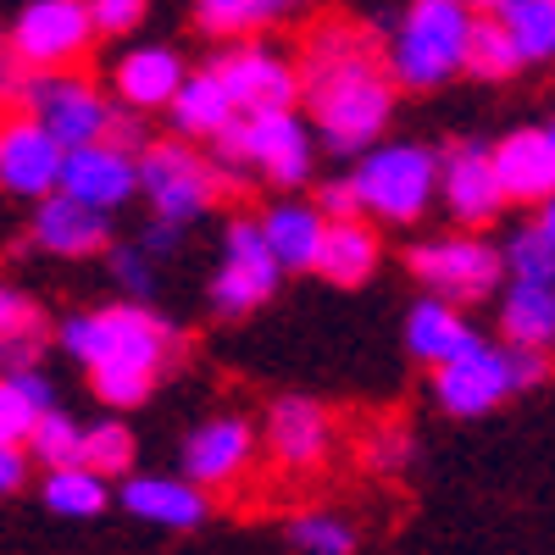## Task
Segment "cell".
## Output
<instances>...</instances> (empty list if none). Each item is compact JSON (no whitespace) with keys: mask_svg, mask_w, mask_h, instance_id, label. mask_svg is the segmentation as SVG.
I'll use <instances>...</instances> for the list:
<instances>
[{"mask_svg":"<svg viewBox=\"0 0 555 555\" xmlns=\"http://www.w3.org/2000/svg\"><path fill=\"white\" fill-rule=\"evenodd\" d=\"M122 512L139 517V522H151V528L190 533V528L206 522L211 500H206V489L195 478H156V473H145V478L122 483Z\"/></svg>","mask_w":555,"mask_h":555,"instance_id":"cell-20","label":"cell"},{"mask_svg":"<svg viewBox=\"0 0 555 555\" xmlns=\"http://www.w3.org/2000/svg\"><path fill=\"white\" fill-rule=\"evenodd\" d=\"M112 272H117V284L128 300H151L156 295V272H151V250L145 245H128L112 256Z\"/></svg>","mask_w":555,"mask_h":555,"instance_id":"cell-39","label":"cell"},{"mask_svg":"<svg viewBox=\"0 0 555 555\" xmlns=\"http://www.w3.org/2000/svg\"><path fill=\"white\" fill-rule=\"evenodd\" d=\"M405 261H411V278H416L428 295H444V300H455V306H478V300H489V295L505 284V256L478 234V228L423 240Z\"/></svg>","mask_w":555,"mask_h":555,"instance_id":"cell-6","label":"cell"},{"mask_svg":"<svg viewBox=\"0 0 555 555\" xmlns=\"http://www.w3.org/2000/svg\"><path fill=\"white\" fill-rule=\"evenodd\" d=\"M483 12L517 39L528 67L555 62V0H489Z\"/></svg>","mask_w":555,"mask_h":555,"instance_id":"cell-28","label":"cell"},{"mask_svg":"<svg viewBox=\"0 0 555 555\" xmlns=\"http://www.w3.org/2000/svg\"><path fill=\"white\" fill-rule=\"evenodd\" d=\"M23 62H17V51H12V44H7V51H0V101H12L17 106V89H23Z\"/></svg>","mask_w":555,"mask_h":555,"instance_id":"cell-43","label":"cell"},{"mask_svg":"<svg viewBox=\"0 0 555 555\" xmlns=\"http://www.w3.org/2000/svg\"><path fill=\"white\" fill-rule=\"evenodd\" d=\"M289 7H306V0H289Z\"/></svg>","mask_w":555,"mask_h":555,"instance_id":"cell-47","label":"cell"},{"mask_svg":"<svg viewBox=\"0 0 555 555\" xmlns=\"http://www.w3.org/2000/svg\"><path fill=\"white\" fill-rule=\"evenodd\" d=\"M167 117H172L178 139H211L217 128H228V122L240 117V106L222 89V78L211 67H201V73H183L178 95L167 101Z\"/></svg>","mask_w":555,"mask_h":555,"instance_id":"cell-24","label":"cell"},{"mask_svg":"<svg viewBox=\"0 0 555 555\" xmlns=\"http://www.w3.org/2000/svg\"><path fill=\"white\" fill-rule=\"evenodd\" d=\"M439 195L461 228H489L505 211V190H500L489 145H478V139H450L439 151Z\"/></svg>","mask_w":555,"mask_h":555,"instance_id":"cell-12","label":"cell"},{"mask_svg":"<svg viewBox=\"0 0 555 555\" xmlns=\"http://www.w3.org/2000/svg\"><path fill=\"white\" fill-rule=\"evenodd\" d=\"M62 156L67 145L34 112H12L0 122V190L7 195H23V201L51 195L62 183Z\"/></svg>","mask_w":555,"mask_h":555,"instance_id":"cell-13","label":"cell"},{"mask_svg":"<svg viewBox=\"0 0 555 555\" xmlns=\"http://www.w3.org/2000/svg\"><path fill=\"white\" fill-rule=\"evenodd\" d=\"M28 455L39 461L44 473L51 467H73V461H83V428L73 423L67 411H39V423H34V434H28Z\"/></svg>","mask_w":555,"mask_h":555,"instance_id":"cell-32","label":"cell"},{"mask_svg":"<svg viewBox=\"0 0 555 555\" xmlns=\"http://www.w3.org/2000/svg\"><path fill=\"white\" fill-rule=\"evenodd\" d=\"M328 222H339V217H361V190H356V178H328L317 190V201H311Z\"/></svg>","mask_w":555,"mask_h":555,"instance_id":"cell-40","label":"cell"},{"mask_svg":"<svg viewBox=\"0 0 555 555\" xmlns=\"http://www.w3.org/2000/svg\"><path fill=\"white\" fill-rule=\"evenodd\" d=\"M206 67L222 78V89L234 95L240 112H278V106L300 101V73L278 51H267V44H228Z\"/></svg>","mask_w":555,"mask_h":555,"instance_id":"cell-14","label":"cell"},{"mask_svg":"<svg viewBox=\"0 0 555 555\" xmlns=\"http://www.w3.org/2000/svg\"><path fill=\"white\" fill-rule=\"evenodd\" d=\"M505 395H517L512 345L473 339L467 350H455L450 361L434 366V400H439L450 416H483V411H494Z\"/></svg>","mask_w":555,"mask_h":555,"instance_id":"cell-10","label":"cell"},{"mask_svg":"<svg viewBox=\"0 0 555 555\" xmlns=\"http://www.w3.org/2000/svg\"><path fill=\"white\" fill-rule=\"evenodd\" d=\"M62 350L89 366L106 405H139L172 366L178 334L145 300H122L106 311H78L62 322Z\"/></svg>","mask_w":555,"mask_h":555,"instance_id":"cell-2","label":"cell"},{"mask_svg":"<svg viewBox=\"0 0 555 555\" xmlns=\"http://www.w3.org/2000/svg\"><path fill=\"white\" fill-rule=\"evenodd\" d=\"M28 240L44 256H62V261H83V256H101L112 245V211H95L62 190L39 195V211L28 222Z\"/></svg>","mask_w":555,"mask_h":555,"instance_id":"cell-16","label":"cell"},{"mask_svg":"<svg viewBox=\"0 0 555 555\" xmlns=\"http://www.w3.org/2000/svg\"><path fill=\"white\" fill-rule=\"evenodd\" d=\"M500 334L512 345L550 350L555 345V284H528L512 278V289L500 295Z\"/></svg>","mask_w":555,"mask_h":555,"instance_id":"cell-26","label":"cell"},{"mask_svg":"<svg viewBox=\"0 0 555 555\" xmlns=\"http://www.w3.org/2000/svg\"><path fill=\"white\" fill-rule=\"evenodd\" d=\"M289 0H195V23L211 39H245L256 28H267Z\"/></svg>","mask_w":555,"mask_h":555,"instance_id":"cell-31","label":"cell"},{"mask_svg":"<svg viewBox=\"0 0 555 555\" xmlns=\"http://www.w3.org/2000/svg\"><path fill=\"white\" fill-rule=\"evenodd\" d=\"M178 83H183V62L167 44H139V51H128L117 62V101L133 106V112L167 106L178 95Z\"/></svg>","mask_w":555,"mask_h":555,"instance_id":"cell-22","label":"cell"},{"mask_svg":"<svg viewBox=\"0 0 555 555\" xmlns=\"http://www.w3.org/2000/svg\"><path fill=\"white\" fill-rule=\"evenodd\" d=\"M44 334H51L44 311H39L23 289L0 284V373L34 366V361H39V350H44Z\"/></svg>","mask_w":555,"mask_h":555,"instance_id":"cell-27","label":"cell"},{"mask_svg":"<svg viewBox=\"0 0 555 555\" xmlns=\"http://www.w3.org/2000/svg\"><path fill=\"white\" fill-rule=\"evenodd\" d=\"M83 467H95L101 478H122L133 467V434L122 423L83 428Z\"/></svg>","mask_w":555,"mask_h":555,"instance_id":"cell-34","label":"cell"},{"mask_svg":"<svg viewBox=\"0 0 555 555\" xmlns=\"http://www.w3.org/2000/svg\"><path fill=\"white\" fill-rule=\"evenodd\" d=\"M278 278H284V267L272 261L261 222L234 217L228 234H222V267L211 278V311L217 317H245V311L267 306L272 289H278Z\"/></svg>","mask_w":555,"mask_h":555,"instance_id":"cell-9","label":"cell"},{"mask_svg":"<svg viewBox=\"0 0 555 555\" xmlns=\"http://www.w3.org/2000/svg\"><path fill=\"white\" fill-rule=\"evenodd\" d=\"M533 228H539V234L555 245V195H550V201H539V217H533Z\"/></svg>","mask_w":555,"mask_h":555,"instance_id":"cell-44","label":"cell"},{"mask_svg":"<svg viewBox=\"0 0 555 555\" xmlns=\"http://www.w3.org/2000/svg\"><path fill=\"white\" fill-rule=\"evenodd\" d=\"M489 156H494V172H500L505 206H539V201L555 195V151H550L544 128L505 133L500 145H489Z\"/></svg>","mask_w":555,"mask_h":555,"instance_id":"cell-19","label":"cell"},{"mask_svg":"<svg viewBox=\"0 0 555 555\" xmlns=\"http://www.w3.org/2000/svg\"><path fill=\"white\" fill-rule=\"evenodd\" d=\"M328 444H334V423L328 411L306 395H284L272 411H267V450L284 461L289 473H311L328 461Z\"/></svg>","mask_w":555,"mask_h":555,"instance_id":"cell-18","label":"cell"},{"mask_svg":"<svg viewBox=\"0 0 555 555\" xmlns=\"http://www.w3.org/2000/svg\"><path fill=\"white\" fill-rule=\"evenodd\" d=\"M378 234L366 228L361 217H339V222H328V234H322V250H317V267L311 272H322L328 284H339V289H356V284H366V278L378 272Z\"/></svg>","mask_w":555,"mask_h":555,"instance_id":"cell-23","label":"cell"},{"mask_svg":"<svg viewBox=\"0 0 555 555\" xmlns=\"http://www.w3.org/2000/svg\"><path fill=\"white\" fill-rule=\"evenodd\" d=\"M44 505H51L56 517H101L106 478L95 467H83V461H73V467H51L44 473Z\"/></svg>","mask_w":555,"mask_h":555,"instance_id":"cell-30","label":"cell"},{"mask_svg":"<svg viewBox=\"0 0 555 555\" xmlns=\"http://www.w3.org/2000/svg\"><path fill=\"white\" fill-rule=\"evenodd\" d=\"M366 467L373 473H384V478H400L405 467H411V434L405 428H378L373 439H366Z\"/></svg>","mask_w":555,"mask_h":555,"instance_id":"cell-37","label":"cell"},{"mask_svg":"<svg viewBox=\"0 0 555 555\" xmlns=\"http://www.w3.org/2000/svg\"><path fill=\"white\" fill-rule=\"evenodd\" d=\"M89 7V23H95V34L117 39V34H133L139 23H145L151 0H83Z\"/></svg>","mask_w":555,"mask_h":555,"instance_id":"cell-38","label":"cell"},{"mask_svg":"<svg viewBox=\"0 0 555 555\" xmlns=\"http://www.w3.org/2000/svg\"><path fill=\"white\" fill-rule=\"evenodd\" d=\"M261 234H267V250L284 272H311L317 250H322V234H328V217H322L317 206L284 201V206H272L261 217Z\"/></svg>","mask_w":555,"mask_h":555,"instance_id":"cell-25","label":"cell"},{"mask_svg":"<svg viewBox=\"0 0 555 555\" xmlns=\"http://www.w3.org/2000/svg\"><path fill=\"white\" fill-rule=\"evenodd\" d=\"M505 345H512V339H505ZM544 373H550V366H544V350H533V345H512V378H517V389H533Z\"/></svg>","mask_w":555,"mask_h":555,"instance_id":"cell-41","label":"cell"},{"mask_svg":"<svg viewBox=\"0 0 555 555\" xmlns=\"http://www.w3.org/2000/svg\"><path fill=\"white\" fill-rule=\"evenodd\" d=\"M211 139H217V167H228V172H256L267 183H284V190L311 178V133L295 117V106L240 112Z\"/></svg>","mask_w":555,"mask_h":555,"instance_id":"cell-4","label":"cell"},{"mask_svg":"<svg viewBox=\"0 0 555 555\" xmlns=\"http://www.w3.org/2000/svg\"><path fill=\"white\" fill-rule=\"evenodd\" d=\"M505 256V278H528V284H555V245L539 234V228H517L512 240L500 245Z\"/></svg>","mask_w":555,"mask_h":555,"instance_id":"cell-33","label":"cell"},{"mask_svg":"<svg viewBox=\"0 0 555 555\" xmlns=\"http://www.w3.org/2000/svg\"><path fill=\"white\" fill-rule=\"evenodd\" d=\"M473 339H478L473 322L461 317V306L444 300V295H423V300L411 306V317H405V350L416 361H428V366L450 361L455 350H467Z\"/></svg>","mask_w":555,"mask_h":555,"instance_id":"cell-21","label":"cell"},{"mask_svg":"<svg viewBox=\"0 0 555 555\" xmlns=\"http://www.w3.org/2000/svg\"><path fill=\"white\" fill-rule=\"evenodd\" d=\"M34 423H39V405L23 395L12 373H0V444H28Z\"/></svg>","mask_w":555,"mask_h":555,"instance_id":"cell-36","label":"cell"},{"mask_svg":"<svg viewBox=\"0 0 555 555\" xmlns=\"http://www.w3.org/2000/svg\"><path fill=\"white\" fill-rule=\"evenodd\" d=\"M62 195L95 206V211H117L122 201H133L139 190V156L112 145V139H89V145H73L62 156Z\"/></svg>","mask_w":555,"mask_h":555,"instance_id":"cell-15","label":"cell"},{"mask_svg":"<svg viewBox=\"0 0 555 555\" xmlns=\"http://www.w3.org/2000/svg\"><path fill=\"white\" fill-rule=\"evenodd\" d=\"M89 44H95V23L83 0H34L12 23V51L23 67H67Z\"/></svg>","mask_w":555,"mask_h":555,"instance_id":"cell-11","label":"cell"},{"mask_svg":"<svg viewBox=\"0 0 555 555\" xmlns=\"http://www.w3.org/2000/svg\"><path fill=\"white\" fill-rule=\"evenodd\" d=\"M289 539H295L300 550H311V555H350V550H356V533H350V522H339V517H328V512L295 517Z\"/></svg>","mask_w":555,"mask_h":555,"instance_id":"cell-35","label":"cell"},{"mask_svg":"<svg viewBox=\"0 0 555 555\" xmlns=\"http://www.w3.org/2000/svg\"><path fill=\"white\" fill-rule=\"evenodd\" d=\"M300 101L311 106V122L328 151L361 156L366 145H378V133L395 117V78L384 51L366 39V28L328 17L306 34Z\"/></svg>","mask_w":555,"mask_h":555,"instance_id":"cell-1","label":"cell"},{"mask_svg":"<svg viewBox=\"0 0 555 555\" xmlns=\"http://www.w3.org/2000/svg\"><path fill=\"white\" fill-rule=\"evenodd\" d=\"M250 455H256V428L245 416H211L183 439V478H195L201 489H228L245 478Z\"/></svg>","mask_w":555,"mask_h":555,"instance_id":"cell-17","label":"cell"},{"mask_svg":"<svg viewBox=\"0 0 555 555\" xmlns=\"http://www.w3.org/2000/svg\"><path fill=\"white\" fill-rule=\"evenodd\" d=\"M478 7L467 0H411L405 17L395 23V39L384 44L389 78L400 89H439L444 78L467 62V34H473Z\"/></svg>","mask_w":555,"mask_h":555,"instance_id":"cell-3","label":"cell"},{"mask_svg":"<svg viewBox=\"0 0 555 555\" xmlns=\"http://www.w3.org/2000/svg\"><path fill=\"white\" fill-rule=\"evenodd\" d=\"M139 195L151 201L156 217L195 222L222 201V167L190 151L183 139H156L139 151Z\"/></svg>","mask_w":555,"mask_h":555,"instance_id":"cell-7","label":"cell"},{"mask_svg":"<svg viewBox=\"0 0 555 555\" xmlns=\"http://www.w3.org/2000/svg\"><path fill=\"white\" fill-rule=\"evenodd\" d=\"M17 112H34L73 151V145H89V139H106L112 101L89 78H73L62 67H28L17 89Z\"/></svg>","mask_w":555,"mask_h":555,"instance_id":"cell-8","label":"cell"},{"mask_svg":"<svg viewBox=\"0 0 555 555\" xmlns=\"http://www.w3.org/2000/svg\"><path fill=\"white\" fill-rule=\"evenodd\" d=\"M544 133H550V151H555V122H544Z\"/></svg>","mask_w":555,"mask_h":555,"instance_id":"cell-45","label":"cell"},{"mask_svg":"<svg viewBox=\"0 0 555 555\" xmlns=\"http://www.w3.org/2000/svg\"><path fill=\"white\" fill-rule=\"evenodd\" d=\"M467 7H478V12H483V7H489V0H467Z\"/></svg>","mask_w":555,"mask_h":555,"instance_id":"cell-46","label":"cell"},{"mask_svg":"<svg viewBox=\"0 0 555 555\" xmlns=\"http://www.w3.org/2000/svg\"><path fill=\"white\" fill-rule=\"evenodd\" d=\"M178 240H183V222H172V217H151V228H145V240H139V245H145L151 261H156V256H172Z\"/></svg>","mask_w":555,"mask_h":555,"instance_id":"cell-42","label":"cell"},{"mask_svg":"<svg viewBox=\"0 0 555 555\" xmlns=\"http://www.w3.org/2000/svg\"><path fill=\"white\" fill-rule=\"evenodd\" d=\"M356 190L361 211L384 222H423L428 206L439 201V151L395 139V145H366L356 162Z\"/></svg>","mask_w":555,"mask_h":555,"instance_id":"cell-5","label":"cell"},{"mask_svg":"<svg viewBox=\"0 0 555 555\" xmlns=\"http://www.w3.org/2000/svg\"><path fill=\"white\" fill-rule=\"evenodd\" d=\"M528 62H522V51H517V39L505 34L489 12H478L473 17V34H467V62H461V73H473V78H483V83H505V78H517Z\"/></svg>","mask_w":555,"mask_h":555,"instance_id":"cell-29","label":"cell"}]
</instances>
